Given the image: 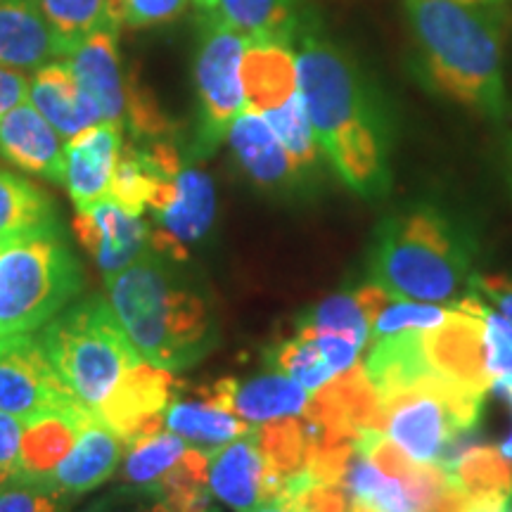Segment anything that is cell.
Instances as JSON below:
<instances>
[{"instance_id":"15","label":"cell","mask_w":512,"mask_h":512,"mask_svg":"<svg viewBox=\"0 0 512 512\" xmlns=\"http://www.w3.org/2000/svg\"><path fill=\"white\" fill-rule=\"evenodd\" d=\"M150 230L143 216L119 207L112 197L79 209L74 219L76 240L105 275L117 273L140 259L150 249Z\"/></svg>"},{"instance_id":"28","label":"cell","mask_w":512,"mask_h":512,"mask_svg":"<svg viewBox=\"0 0 512 512\" xmlns=\"http://www.w3.org/2000/svg\"><path fill=\"white\" fill-rule=\"evenodd\" d=\"M57 226L55 204L27 178L0 169V242Z\"/></svg>"},{"instance_id":"3","label":"cell","mask_w":512,"mask_h":512,"mask_svg":"<svg viewBox=\"0 0 512 512\" xmlns=\"http://www.w3.org/2000/svg\"><path fill=\"white\" fill-rule=\"evenodd\" d=\"M174 264L147 249L131 266L107 275L114 316L133 347L171 373L207 356L219 337L204 294L192 290Z\"/></svg>"},{"instance_id":"44","label":"cell","mask_w":512,"mask_h":512,"mask_svg":"<svg viewBox=\"0 0 512 512\" xmlns=\"http://www.w3.org/2000/svg\"><path fill=\"white\" fill-rule=\"evenodd\" d=\"M467 491L460 486L456 479L451 477V482H448L444 489L439 491L437 498L427 505L425 512H465V505H467Z\"/></svg>"},{"instance_id":"24","label":"cell","mask_w":512,"mask_h":512,"mask_svg":"<svg viewBox=\"0 0 512 512\" xmlns=\"http://www.w3.org/2000/svg\"><path fill=\"white\" fill-rule=\"evenodd\" d=\"M64 57L36 0H0V67L36 72L43 64Z\"/></svg>"},{"instance_id":"39","label":"cell","mask_w":512,"mask_h":512,"mask_svg":"<svg viewBox=\"0 0 512 512\" xmlns=\"http://www.w3.org/2000/svg\"><path fill=\"white\" fill-rule=\"evenodd\" d=\"M192 0H114L119 29H157L174 24L190 10Z\"/></svg>"},{"instance_id":"13","label":"cell","mask_w":512,"mask_h":512,"mask_svg":"<svg viewBox=\"0 0 512 512\" xmlns=\"http://www.w3.org/2000/svg\"><path fill=\"white\" fill-rule=\"evenodd\" d=\"M64 60L74 69L83 91L91 95L102 114V121H112L126 131L128 107L138 91V79L124 69L119 50V29L95 31L74 46Z\"/></svg>"},{"instance_id":"30","label":"cell","mask_w":512,"mask_h":512,"mask_svg":"<svg viewBox=\"0 0 512 512\" xmlns=\"http://www.w3.org/2000/svg\"><path fill=\"white\" fill-rule=\"evenodd\" d=\"M252 437L273 477L283 486L306 467L311 453V430L302 415L252 425Z\"/></svg>"},{"instance_id":"17","label":"cell","mask_w":512,"mask_h":512,"mask_svg":"<svg viewBox=\"0 0 512 512\" xmlns=\"http://www.w3.org/2000/svg\"><path fill=\"white\" fill-rule=\"evenodd\" d=\"M363 368L380 399L384 420H387L389 406L399 396L422 392L427 380L437 373L422 351L420 330H403L370 339V351Z\"/></svg>"},{"instance_id":"48","label":"cell","mask_w":512,"mask_h":512,"mask_svg":"<svg viewBox=\"0 0 512 512\" xmlns=\"http://www.w3.org/2000/svg\"><path fill=\"white\" fill-rule=\"evenodd\" d=\"M465 3L479 5V8H494V5H503L505 0H465Z\"/></svg>"},{"instance_id":"47","label":"cell","mask_w":512,"mask_h":512,"mask_svg":"<svg viewBox=\"0 0 512 512\" xmlns=\"http://www.w3.org/2000/svg\"><path fill=\"white\" fill-rule=\"evenodd\" d=\"M252 512H304V510L297 508L292 501H287V498H273V501L259 505V508Z\"/></svg>"},{"instance_id":"4","label":"cell","mask_w":512,"mask_h":512,"mask_svg":"<svg viewBox=\"0 0 512 512\" xmlns=\"http://www.w3.org/2000/svg\"><path fill=\"white\" fill-rule=\"evenodd\" d=\"M475 240L432 204L394 211L377 223L368 280L392 299L453 306L472 292Z\"/></svg>"},{"instance_id":"8","label":"cell","mask_w":512,"mask_h":512,"mask_svg":"<svg viewBox=\"0 0 512 512\" xmlns=\"http://www.w3.org/2000/svg\"><path fill=\"white\" fill-rule=\"evenodd\" d=\"M486 299L472 290L448 306L437 328L420 330V344L427 363L467 392L486 396L494 389L486 339Z\"/></svg>"},{"instance_id":"26","label":"cell","mask_w":512,"mask_h":512,"mask_svg":"<svg viewBox=\"0 0 512 512\" xmlns=\"http://www.w3.org/2000/svg\"><path fill=\"white\" fill-rule=\"evenodd\" d=\"M230 408L238 413L249 425H261L292 415H304L311 392L297 380L283 373H271L249 377V380H235L228 377Z\"/></svg>"},{"instance_id":"18","label":"cell","mask_w":512,"mask_h":512,"mask_svg":"<svg viewBox=\"0 0 512 512\" xmlns=\"http://www.w3.org/2000/svg\"><path fill=\"white\" fill-rule=\"evenodd\" d=\"M62 136L41 112L24 100L0 119V155L17 169L62 183L64 145Z\"/></svg>"},{"instance_id":"7","label":"cell","mask_w":512,"mask_h":512,"mask_svg":"<svg viewBox=\"0 0 512 512\" xmlns=\"http://www.w3.org/2000/svg\"><path fill=\"white\" fill-rule=\"evenodd\" d=\"M247 38L214 12H200L195 50L197 133L195 155L209 157L228 138L230 126L245 110L242 55Z\"/></svg>"},{"instance_id":"45","label":"cell","mask_w":512,"mask_h":512,"mask_svg":"<svg viewBox=\"0 0 512 512\" xmlns=\"http://www.w3.org/2000/svg\"><path fill=\"white\" fill-rule=\"evenodd\" d=\"M510 496L505 494H470L467 496L465 512H505Z\"/></svg>"},{"instance_id":"33","label":"cell","mask_w":512,"mask_h":512,"mask_svg":"<svg viewBox=\"0 0 512 512\" xmlns=\"http://www.w3.org/2000/svg\"><path fill=\"white\" fill-rule=\"evenodd\" d=\"M162 178L166 176L157 169L152 157L147 155L143 143H136V140L124 143L121 145L117 166H114L110 197L119 207L131 211V214L143 216Z\"/></svg>"},{"instance_id":"51","label":"cell","mask_w":512,"mask_h":512,"mask_svg":"<svg viewBox=\"0 0 512 512\" xmlns=\"http://www.w3.org/2000/svg\"><path fill=\"white\" fill-rule=\"evenodd\" d=\"M508 164H510V181H512V136L508 140Z\"/></svg>"},{"instance_id":"5","label":"cell","mask_w":512,"mask_h":512,"mask_svg":"<svg viewBox=\"0 0 512 512\" xmlns=\"http://www.w3.org/2000/svg\"><path fill=\"white\" fill-rule=\"evenodd\" d=\"M43 351L62 382L93 415L143 356L100 294L67 306L41 328Z\"/></svg>"},{"instance_id":"29","label":"cell","mask_w":512,"mask_h":512,"mask_svg":"<svg viewBox=\"0 0 512 512\" xmlns=\"http://www.w3.org/2000/svg\"><path fill=\"white\" fill-rule=\"evenodd\" d=\"M211 12L247 41L254 38L294 41V34L302 24L297 0H214Z\"/></svg>"},{"instance_id":"1","label":"cell","mask_w":512,"mask_h":512,"mask_svg":"<svg viewBox=\"0 0 512 512\" xmlns=\"http://www.w3.org/2000/svg\"><path fill=\"white\" fill-rule=\"evenodd\" d=\"M292 43L320 152L354 195L384 200L392 190V133L373 86L354 57L320 29L299 24Z\"/></svg>"},{"instance_id":"49","label":"cell","mask_w":512,"mask_h":512,"mask_svg":"<svg viewBox=\"0 0 512 512\" xmlns=\"http://www.w3.org/2000/svg\"><path fill=\"white\" fill-rule=\"evenodd\" d=\"M192 5H195V8L200 12L214 10V0H192Z\"/></svg>"},{"instance_id":"19","label":"cell","mask_w":512,"mask_h":512,"mask_svg":"<svg viewBox=\"0 0 512 512\" xmlns=\"http://www.w3.org/2000/svg\"><path fill=\"white\" fill-rule=\"evenodd\" d=\"M29 102L67 140L102 121L98 105L83 91L67 60L48 62L31 72Z\"/></svg>"},{"instance_id":"9","label":"cell","mask_w":512,"mask_h":512,"mask_svg":"<svg viewBox=\"0 0 512 512\" xmlns=\"http://www.w3.org/2000/svg\"><path fill=\"white\" fill-rule=\"evenodd\" d=\"M0 411L24 422L43 413H91L62 382L41 342L31 335L0 339Z\"/></svg>"},{"instance_id":"40","label":"cell","mask_w":512,"mask_h":512,"mask_svg":"<svg viewBox=\"0 0 512 512\" xmlns=\"http://www.w3.org/2000/svg\"><path fill=\"white\" fill-rule=\"evenodd\" d=\"M297 335L302 337H311L313 342L318 344L320 354L325 356V361L330 363V368L335 373H344L351 366H356L358 356H361L363 347L356 344L354 339L347 335H339V332H313V330H294Z\"/></svg>"},{"instance_id":"46","label":"cell","mask_w":512,"mask_h":512,"mask_svg":"<svg viewBox=\"0 0 512 512\" xmlns=\"http://www.w3.org/2000/svg\"><path fill=\"white\" fill-rule=\"evenodd\" d=\"M494 389H496L498 394H503L505 399L510 401V406H512V377H498V380L494 382ZM501 451H503L505 458L512 460V432H510V437L503 441Z\"/></svg>"},{"instance_id":"23","label":"cell","mask_w":512,"mask_h":512,"mask_svg":"<svg viewBox=\"0 0 512 512\" xmlns=\"http://www.w3.org/2000/svg\"><path fill=\"white\" fill-rule=\"evenodd\" d=\"M228 143L249 181L264 190H287L302 183L290 155L264 114L245 107L228 131Z\"/></svg>"},{"instance_id":"27","label":"cell","mask_w":512,"mask_h":512,"mask_svg":"<svg viewBox=\"0 0 512 512\" xmlns=\"http://www.w3.org/2000/svg\"><path fill=\"white\" fill-rule=\"evenodd\" d=\"M93 413H43L24 422L22 432V472L48 477L72 451L76 434Z\"/></svg>"},{"instance_id":"36","label":"cell","mask_w":512,"mask_h":512,"mask_svg":"<svg viewBox=\"0 0 512 512\" xmlns=\"http://www.w3.org/2000/svg\"><path fill=\"white\" fill-rule=\"evenodd\" d=\"M266 361L268 370L292 377L309 392H316V389L328 384L337 375L330 368V363L325 361V356L320 354L318 344L311 337H302L297 332L268 349Z\"/></svg>"},{"instance_id":"32","label":"cell","mask_w":512,"mask_h":512,"mask_svg":"<svg viewBox=\"0 0 512 512\" xmlns=\"http://www.w3.org/2000/svg\"><path fill=\"white\" fill-rule=\"evenodd\" d=\"M467 494H505L512 498V460L501 446L472 444L460 448L444 465Z\"/></svg>"},{"instance_id":"22","label":"cell","mask_w":512,"mask_h":512,"mask_svg":"<svg viewBox=\"0 0 512 512\" xmlns=\"http://www.w3.org/2000/svg\"><path fill=\"white\" fill-rule=\"evenodd\" d=\"M124 453V439L93 415L83 422L72 451L50 472L48 479L64 496L88 494L114 477Z\"/></svg>"},{"instance_id":"20","label":"cell","mask_w":512,"mask_h":512,"mask_svg":"<svg viewBox=\"0 0 512 512\" xmlns=\"http://www.w3.org/2000/svg\"><path fill=\"white\" fill-rule=\"evenodd\" d=\"M242 86L245 107L264 114L285 105L299 93L297 50L292 41L254 38L247 41L242 55Z\"/></svg>"},{"instance_id":"25","label":"cell","mask_w":512,"mask_h":512,"mask_svg":"<svg viewBox=\"0 0 512 512\" xmlns=\"http://www.w3.org/2000/svg\"><path fill=\"white\" fill-rule=\"evenodd\" d=\"M389 302H392V297L380 285L368 280L354 292H337L325 297L323 302H318L313 309L299 316L294 330L339 332V335H347L356 344L366 347L375 316Z\"/></svg>"},{"instance_id":"6","label":"cell","mask_w":512,"mask_h":512,"mask_svg":"<svg viewBox=\"0 0 512 512\" xmlns=\"http://www.w3.org/2000/svg\"><path fill=\"white\" fill-rule=\"evenodd\" d=\"M81 285L79 261L57 226L0 242V339L41 330Z\"/></svg>"},{"instance_id":"50","label":"cell","mask_w":512,"mask_h":512,"mask_svg":"<svg viewBox=\"0 0 512 512\" xmlns=\"http://www.w3.org/2000/svg\"><path fill=\"white\" fill-rule=\"evenodd\" d=\"M147 512H174V510H171L169 508V505H164L162 501H157L155 505H152V508L150 510H147Z\"/></svg>"},{"instance_id":"12","label":"cell","mask_w":512,"mask_h":512,"mask_svg":"<svg viewBox=\"0 0 512 512\" xmlns=\"http://www.w3.org/2000/svg\"><path fill=\"white\" fill-rule=\"evenodd\" d=\"M418 463L446 465L463 437V427L448 403L432 392H411L396 399L387 411L384 430Z\"/></svg>"},{"instance_id":"43","label":"cell","mask_w":512,"mask_h":512,"mask_svg":"<svg viewBox=\"0 0 512 512\" xmlns=\"http://www.w3.org/2000/svg\"><path fill=\"white\" fill-rule=\"evenodd\" d=\"M24 100H29V76L17 69L0 67V119Z\"/></svg>"},{"instance_id":"14","label":"cell","mask_w":512,"mask_h":512,"mask_svg":"<svg viewBox=\"0 0 512 512\" xmlns=\"http://www.w3.org/2000/svg\"><path fill=\"white\" fill-rule=\"evenodd\" d=\"M209 491L235 512H252L280 496L283 484L273 477L252 430L209 453Z\"/></svg>"},{"instance_id":"35","label":"cell","mask_w":512,"mask_h":512,"mask_svg":"<svg viewBox=\"0 0 512 512\" xmlns=\"http://www.w3.org/2000/svg\"><path fill=\"white\" fill-rule=\"evenodd\" d=\"M264 119L268 126L273 128V133L278 136L280 143L290 155L294 169H297L299 178L313 174L318 169L320 162V147L318 140L313 136V128L309 121V114H306L302 93L292 95L285 105L275 107L271 112H264Z\"/></svg>"},{"instance_id":"21","label":"cell","mask_w":512,"mask_h":512,"mask_svg":"<svg viewBox=\"0 0 512 512\" xmlns=\"http://www.w3.org/2000/svg\"><path fill=\"white\" fill-rule=\"evenodd\" d=\"M164 427L209 453L252 430L249 422L230 411L216 382L200 387L188 399H178L176 394L164 411Z\"/></svg>"},{"instance_id":"16","label":"cell","mask_w":512,"mask_h":512,"mask_svg":"<svg viewBox=\"0 0 512 512\" xmlns=\"http://www.w3.org/2000/svg\"><path fill=\"white\" fill-rule=\"evenodd\" d=\"M121 145H124V128L112 121H100L64 143L62 185L76 209H86L110 197Z\"/></svg>"},{"instance_id":"42","label":"cell","mask_w":512,"mask_h":512,"mask_svg":"<svg viewBox=\"0 0 512 512\" xmlns=\"http://www.w3.org/2000/svg\"><path fill=\"white\" fill-rule=\"evenodd\" d=\"M472 290L496 306L498 311L503 313L505 318L512 323V278L508 275H479L475 273V280H472Z\"/></svg>"},{"instance_id":"34","label":"cell","mask_w":512,"mask_h":512,"mask_svg":"<svg viewBox=\"0 0 512 512\" xmlns=\"http://www.w3.org/2000/svg\"><path fill=\"white\" fill-rule=\"evenodd\" d=\"M188 451L185 441L169 430L145 434L126 444L121 479L131 486H155Z\"/></svg>"},{"instance_id":"38","label":"cell","mask_w":512,"mask_h":512,"mask_svg":"<svg viewBox=\"0 0 512 512\" xmlns=\"http://www.w3.org/2000/svg\"><path fill=\"white\" fill-rule=\"evenodd\" d=\"M448 306L408 302V299H392L384 309L377 313L370 328V339L394 335L403 330H430L437 328L446 318Z\"/></svg>"},{"instance_id":"2","label":"cell","mask_w":512,"mask_h":512,"mask_svg":"<svg viewBox=\"0 0 512 512\" xmlns=\"http://www.w3.org/2000/svg\"><path fill=\"white\" fill-rule=\"evenodd\" d=\"M418 72L439 98L479 117L508 114L503 41L489 12L465 0H403Z\"/></svg>"},{"instance_id":"10","label":"cell","mask_w":512,"mask_h":512,"mask_svg":"<svg viewBox=\"0 0 512 512\" xmlns=\"http://www.w3.org/2000/svg\"><path fill=\"white\" fill-rule=\"evenodd\" d=\"M159 228L150 230V249L169 259L188 261V247L202 240L216 219L214 181L185 164L174 176L159 181L150 207Z\"/></svg>"},{"instance_id":"31","label":"cell","mask_w":512,"mask_h":512,"mask_svg":"<svg viewBox=\"0 0 512 512\" xmlns=\"http://www.w3.org/2000/svg\"><path fill=\"white\" fill-rule=\"evenodd\" d=\"M36 3L57 41L62 43L64 57L95 31L119 29L114 0H36Z\"/></svg>"},{"instance_id":"41","label":"cell","mask_w":512,"mask_h":512,"mask_svg":"<svg viewBox=\"0 0 512 512\" xmlns=\"http://www.w3.org/2000/svg\"><path fill=\"white\" fill-rule=\"evenodd\" d=\"M24 420L0 411V482L22 472Z\"/></svg>"},{"instance_id":"52","label":"cell","mask_w":512,"mask_h":512,"mask_svg":"<svg viewBox=\"0 0 512 512\" xmlns=\"http://www.w3.org/2000/svg\"><path fill=\"white\" fill-rule=\"evenodd\" d=\"M505 512H512V498H510V503H508V510H505Z\"/></svg>"},{"instance_id":"37","label":"cell","mask_w":512,"mask_h":512,"mask_svg":"<svg viewBox=\"0 0 512 512\" xmlns=\"http://www.w3.org/2000/svg\"><path fill=\"white\" fill-rule=\"evenodd\" d=\"M64 498L48 477L17 472L0 482V512H64Z\"/></svg>"},{"instance_id":"11","label":"cell","mask_w":512,"mask_h":512,"mask_svg":"<svg viewBox=\"0 0 512 512\" xmlns=\"http://www.w3.org/2000/svg\"><path fill=\"white\" fill-rule=\"evenodd\" d=\"M181 384L171 370L143 358L138 366L128 370L110 399L98 408L95 418L117 432L124 444L145 434H155L164 430V411L181 392Z\"/></svg>"}]
</instances>
